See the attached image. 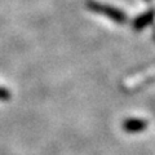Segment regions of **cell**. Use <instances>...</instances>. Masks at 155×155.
Returning a JSON list of instances; mask_svg holds the SVG:
<instances>
[{
	"label": "cell",
	"mask_w": 155,
	"mask_h": 155,
	"mask_svg": "<svg viewBox=\"0 0 155 155\" xmlns=\"http://www.w3.org/2000/svg\"><path fill=\"white\" fill-rule=\"evenodd\" d=\"M122 128L127 133H138L147 128V122L140 118H129L123 122Z\"/></svg>",
	"instance_id": "cell-2"
},
{
	"label": "cell",
	"mask_w": 155,
	"mask_h": 155,
	"mask_svg": "<svg viewBox=\"0 0 155 155\" xmlns=\"http://www.w3.org/2000/svg\"><path fill=\"white\" fill-rule=\"evenodd\" d=\"M154 17H155V13H154L153 11L141 14L140 17H137V18L134 19V22H133V28H134V30H142V28H145L146 26H149L150 23L154 21Z\"/></svg>",
	"instance_id": "cell-3"
},
{
	"label": "cell",
	"mask_w": 155,
	"mask_h": 155,
	"mask_svg": "<svg viewBox=\"0 0 155 155\" xmlns=\"http://www.w3.org/2000/svg\"><path fill=\"white\" fill-rule=\"evenodd\" d=\"M11 97H12L11 92L7 88H4V87H0V101H8Z\"/></svg>",
	"instance_id": "cell-4"
},
{
	"label": "cell",
	"mask_w": 155,
	"mask_h": 155,
	"mask_svg": "<svg viewBox=\"0 0 155 155\" xmlns=\"http://www.w3.org/2000/svg\"><path fill=\"white\" fill-rule=\"evenodd\" d=\"M87 7H88L92 12L104 14V16L114 19V21L118 22V23H124L127 21V16H125L122 11H119V9H116V8L104 5V4H100V3H96V2H88L87 3Z\"/></svg>",
	"instance_id": "cell-1"
}]
</instances>
